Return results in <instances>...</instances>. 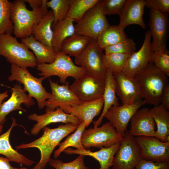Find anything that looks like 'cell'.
Instances as JSON below:
<instances>
[{
    "label": "cell",
    "mask_w": 169,
    "mask_h": 169,
    "mask_svg": "<svg viewBox=\"0 0 169 169\" xmlns=\"http://www.w3.org/2000/svg\"><path fill=\"white\" fill-rule=\"evenodd\" d=\"M104 55L96 41L92 39L82 52L74 57L75 62L87 73L105 79L107 68L104 61Z\"/></svg>",
    "instance_id": "30bf717a"
},
{
    "label": "cell",
    "mask_w": 169,
    "mask_h": 169,
    "mask_svg": "<svg viewBox=\"0 0 169 169\" xmlns=\"http://www.w3.org/2000/svg\"><path fill=\"white\" fill-rule=\"evenodd\" d=\"M20 84L17 82L12 88V93L10 98L2 104L0 107V125H3L6 121V117L10 112L20 110L27 112L26 109L21 106L24 104L28 108L34 104L33 98L26 93Z\"/></svg>",
    "instance_id": "d6986e66"
},
{
    "label": "cell",
    "mask_w": 169,
    "mask_h": 169,
    "mask_svg": "<svg viewBox=\"0 0 169 169\" xmlns=\"http://www.w3.org/2000/svg\"><path fill=\"white\" fill-rule=\"evenodd\" d=\"M8 91H6L2 93H0V107L3 103V101L4 99L8 96Z\"/></svg>",
    "instance_id": "bcb514c9"
},
{
    "label": "cell",
    "mask_w": 169,
    "mask_h": 169,
    "mask_svg": "<svg viewBox=\"0 0 169 169\" xmlns=\"http://www.w3.org/2000/svg\"><path fill=\"white\" fill-rule=\"evenodd\" d=\"M10 162L7 158L0 156V169H15L11 166Z\"/></svg>",
    "instance_id": "f6af8a7d"
},
{
    "label": "cell",
    "mask_w": 169,
    "mask_h": 169,
    "mask_svg": "<svg viewBox=\"0 0 169 169\" xmlns=\"http://www.w3.org/2000/svg\"><path fill=\"white\" fill-rule=\"evenodd\" d=\"M15 169H27L25 167H23L20 168H17L15 167ZM35 169L33 168V169Z\"/></svg>",
    "instance_id": "c3c4849f"
},
{
    "label": "cell",
    "mask_w": 169,
    "mask_h": 169,
    "mask_svg": "<svg viewBox=\"0 0 169 169\" xmlns=\"http://www.w3.org/2000/svg\"><path fill=\"white\" fill-rule=\"evenodd\" d=\"M49 82L52 93L50 97L45 102L46 112L54 110L58 107L64 111L68 107L82 102L69 89L68 81L62 85L53 81L50 78Z\"/></svg>",
    "instance_id": "4fadbf2b"
},
{
    "label": "cell",
    "mask_w": 169,
    "mask_h": 169,
    "mask_svg": "<svg viewBox=\"0 0 169 169\" xmlns=\"http://www.w3.org/2000/svg\"><path fill=\"white\" fill-rule=\"evenodd\" d=\"M48 1L40 9L32 11L27 8L24 0H15L11 2V19L16 37L23 39L32 35L33 26L38 23L48 12Z\"/></svg>",
    "instance_id": "3957f363"
},
{
    "label": "cell",
    "mask_w": 169,
    "mask_h": 169,
    "mask_svg": "<svg viewBox=\"0 0 169 169\" xmlns=\"http://www.w3.org/2000/svg\"><path fill=\"white\" fill-rule=\"evenodd\" d=\"M120 144V142L109 147L101 148L96 151H91L90 150H80L68 148L63 152L69 155L77 154L92 157L99 162L100 167L98 169H110L112 166L114 156Z\"/></svg>",
    "instance_id": "603a6c76"
},
{
    "label": "cell",
    "mask_w": 169,
    "mask_h": 169,
    "mask_svg": "<svg viewBox=\"0 0 169 169\" xmlns=\"http://www.w3.org/2000/svg\"><path fill=\"white\" fill-rule=\"evenodd\" d=\"M104 99L102 97L90 101L82 102L80 104L68 107L64 111L77 117L80 123L84 122L87 127L93 121L94 118L98 115L103 109Z\"/></svg>",
    "instance_id": "7402d4cb"
},
{
    "label": "cell",
    "mask_w": 169,
    "mask_h": 169,
    "mask_svg": "<svg viewBox=\"0 0 169 169\" xmlns=\"http://www.w3.org/2000/svg\"><path fill=\"white\" fill-rule=\"evenodd\" d=\"M11 119L12 123L10 128L0 135V154L4 155L10 161L15 162L21 166H31L35 162L14 149L10 144L9 136L13 127L20 125L17 124L15 119L13 117Z\"/></svg>",
    "instance_id": "cb8c5ba5"
},
{
    "label": "cell",
    "mask_w": 169,
    "mask_h": 169,
    "mask_svg": "<svg viewBox=\"0 0 169 169\" xmlns=\"http://www.w3.org/2000/svg\"><path fill=\"white\" fill-rule=\"evenodd\" d=\"M28 118L30 120L37 122L30 130V133L33 135H37L42 129L51 123L58 122L65 124L73 123L79 124L80 123L77 117L65 112L58 107L54 110L46 112L42 115L31 114L28 116Z\"/></svg>",
    "instance_id": "ac0fdd59"
},
{
    "label": "cell",
    "mask_w": 169,
    "mask_h": 169,
    "mask_svg": "<svg viewBox=\"0 0 169 169\" xmlns=\"http://www.w3.org/2000/svg\"><path fill=\"white\" fill-rule=\"evenodd\" d=\"M168 13L150 9L149 26L153 51L166 48L168 25Z\"/></svg>",
    "instance_id": "9a60e30c"
},
{
    "label": "cell",
    "mask_w": 169,
    "mask_h": 169,
    "mask_svg": "<svg viewBox=\"0 0 169 169\" xmlns=\"http://www.w3.org/2000/svg\"><path fill=\"white\" fill-rule=\"evenodd\" d=\"M130 133L134 137L156 136V124L147 108L137 110L130 120Z\"/></svg>",
    "instance_id": "ffe728a7"
},
{
    "label": "cell",
    "mask_w": 169,
    "mask_h": 169,
    "mask_svg": "<svg viewBox=\"0 0 169 169\" xmlns=\"http://www.w3.org/2000/svg\"><path fill=\"white\" fill-rule=\"evenodd\" d=\"M102 0L99 1L74 25L75 33L96 40L100 34L110 26L102 8Z\"/></svg>",
    "instance_id": "ba28073f"
},
{
    "label": "cell",
    "mask_w": 169,
    "mask_h": 169,
    "mask_svg": "<svg viewBox=\"0 0 169 169\" xmlns=\"http://www.w3.org/2000/svg\"><path fill=\"white\" fill-rule=\"evenodd\" d=\"M123 136L109 122L100 127L85 129L81 136L82 144L86 150L91 147L107 148L120 142Z\"/></svg>",
    "instance_id": "52a82bcc"
},
{
    "label": "cell",
    "mask_w": 169,
    "mask_h": 169,
    "mask_svg": "<svg viewBox=\"0 0 169 169\" xmlns=\"http://www.w3.org/2000/svg\"><path fill=\"white\" fill-rule=\"evenodd\" d=\"M79 124L69 123L60 125L58 127L50 128L45 127L42 129V136L34 141L28 143H22L15 147L17 150L35 147L40 152V159L33 168L35 169H44L50 159V156L56 146L61 140L75 130Z\"/></svg>",
    "instance_id": "6da1fadb"
},
{
    "label": "cell",
    "mask_w": 169,
    "mask_h": 169,
    "mask_svg": "<svg viewBox=\"0 0 169 169\" xmlns=\"http://www.w3.org/2000/svg\"><path fill=\"white\" fill-rule=\"evenodd\" d=\"M47 0H24L26 2L28 3L33 10H35L41 8Z\"/></svg>",
    "instance_id": "ee69618b"
},
{
    "label": "cell",
    "mask_w": 169,
    "mask_h": 169,
    "mask_svg": "<svg viewBox=\"0 0 169 169\" xmlns=\"http://www.w3.org/2000/svg\"><path fill=\"white\" fill-rule=\"evenodd\" d=\"M124 29L117 25L110 26L99 35L96 41L104 50L105 48L122 42L127 38Z\"/></svg>",
    "instance_id": "f546056e"
},
{
    "label": "cell",
    "mask_w": 169,
    "mask_h": 169,
    "mask_svg": "<svg viewBox=\"0 0 169 169\" xmlns=\"http://www.w3.org/2000/svg\"><path fill=\"white\" fill-rule=\"evenodd\" d=\"M167 77L151 62L135 76L146 103L154 106L161 104L163 91L168 83Z\"/></svg>",
    "instance_id": "7a4b0ae2"
},
{
    "label": "cell",
    "mask_w": 169,
    "mask_h": 169,
    "mask_svg": "<svg viewBox=\"0 0 169 169\" xmlns=\"http://www.w3.org/2000/svg\"><path fill=\"white\" fill-rule=\"evenodd\" d=\"M146 104L144 100L133 103L110 107L104 115L122 136L127 131L129 122L141 106Z\"/></svg>",
    "instance_id": "5bb4252c"
},
{
    "label": "cell",
    "mask_w": 169,
    "mask_h": 169,
    "mask_svg": "<svg viewBox=\"0 0 169 169\" xmlns=\"http://www.w3.org/2000/svg\"><path fill=\"white\" fill-rule=\"evenodd\" d=\"M157 127L156 137L163 142H169V112L160 104L150 109Z\"/></svg>",
    "instance_id": "83f0119b"
},
{
    "label": "cell",
    "mask_w": 169,
    "mask_h": 169,
    "mask_svg": "<svg viewBox=\"0 0 169 169\" xmlns=\"http://www.w3.org/2000/svg\"><path fill=\"white\" fill-rule=\"evenodd\" d=\"M21 41L29 49L32 50L36 58L38 64H49L54 60L57 53L52 47L44 45L36 40L32 35L21 39Z\"/></svg>",
    "instance_id": "484cf974"
},
{
    "label": "cell",
    "mask_w": 169,
    "mask_h": 169,
    "mask_svg": "<svg viewBox=\"0 0 169 169\" xmlns=\"http://www.w3.org/2000/svg\"><path fill=\"white\" fill-rule=\"evenodd\" d=\"M114 158L112 169H135L141 159L140 148L129 131L123 136Z\"/></svg>",
    "instance_id": "9c48e42d"
},
{
    "label": "cell",
    "mask_w": 169,
    "mask_h": 169,
    "mask_svg": "<svg viewBox=\"0 0 169 169\" xmlns=\"http://www.w3.org/2000/svg\"><path fill=\"white\" fill-rule=\"evenodd\" d=\"M142 159L154 162H169V141L163 142L155 136L135 137Z\"/></svg>",
    "instance_id": "7c38bea8"
},
{
    "label": "cell",
    "mask_w": 169,
    "mask_h": 169,
    "mask_svg": "<svg viewBox=\"0 0 169 169\" xmlns=\"http://www.w3.org/2000/svg\"><path fill=\"white\" fill-rule=\"evenodd\" d=\"M74 21L67 17L52 26L53 37L52 46L56 53L61 50L64 41L75 33Z\"/></svg>",
    "instance_id": "f1b7e54d"
},
{
    "label": "cell",
    "mask_w": 169,
    "mask_h": 169,
    "mask_svg": "<svg viewBox=\"0 0 169 169\" xmlns=\"http://www.w3.org/2000/svg\"><path fill=\"white\" fill-rule=\"evenodd\" d=\"M54 21L53 12L50 9L38 23L33 26L32 35L34 38L44 45L52 47V27Z\"/></svg>",
    "instance_id": "4316f807"
},
{
    "label": "cell",
    "mask_w": 169,
    "mask_h": 169,
    "mask_svg": "<svg viewBox=\"0 0 169 169\" xmlns=\"http://www.w3.org/2000/svg\"><path fill=\"white\" fill-rule=\"evenodd\" d=\"M151 37L150 31H147L141 48L138 51L131 54L127 59L122 72L128 76L134 77L151 62L153 52L151 47Z\"/></svg>",
    "instance_id": "2e32d148"
},
{
    "label": "cell",
    "mask_w": 169,
    "mask_h": 169,
    "mask_svg": "<svg viewBox=\"0 0 169 169\" xmlns=\"http://www.w3.org/2000/svg\"><path fill=\"white\" fill-rule=\"evenodd\" d=\"M0 56L11 64L22 68H35L38 64L34 55L27 46L9 33L0 36Z\"/></svg>",
    "instance_id": "277c9868"
},
{
    "label": "cell",
    "mask_w": 169,
    "mask_h": 169,
    "mask_svg": "<svg viewBox=\"0 0 169 169\" xmlns=\"http://www.w3.org/2000/svg\"><path fill=\"white\" fill-rule=\"evenodd\" d=\"M99 0H70L67 17L78 23L86 13L95 6Z\"/></svg>",
    "instance_id": "d6a6232c"
},
{
    "label": "cell",
    "mask_w": 169,
    "mask_h": 169,
    "mask_svg": "<svg viewBox=\"0 0 169 169\" xmlns=\"http://www.w3.org/2000/svg\"><path fill=\"white\" fill-rule=\"evenodd\" d=\"M70 0H51L47 3L48 8L53 12L54 21L52 27L66 17L70 7Z\"/></svg>",
    "instance_id": "d590c367"
},
{
    "label": "cell",
    "mask_w": 169,
    "mask_h": 169,
    "mask_svg": "<svg viewBox=\"0 0 169 169\" xmlns=\"http://www.w3.org/2000/svg\"><path fill=\"white\" fill-rule=\"evenodd\" d=\"M3 129V126L2 125H0V134L2 131Z\"/></svg>",
    "instance_id": "7dc6e473"
},
{
    "label": "cell",
    "mask_w": 169,
    "mask_h": 169,
    "mask_svg": "<svg viewBox=\"0 0 169 169\" xmlns=\"http://www.w3.org/2000/svg\"><path fill=\"white\" fill-rule=\"evenodd\" d=\"M131 54L113 53L105 54L104 61L106 68L112 73L122 71Z\"/></svg>",
    "instance_id": "e575fe53"
},
{
    "label": "cell",
    "mask_w": 169,
    "mask_h": 169,
    "mask_svg": "<svg viewBox=\"0 0 169 169\" xmlns=\"http://www.w3.org/2000/svg\"><path fill=\"white\" fill-rule=\"evenodd\" d=\"M146 6L147 8L163 13H169V0H146Z\"/></svg>",
    "instance_id": "b9f144b4"
},
{
    "label": "cell",
    "mask_w": 169,
    "mask_h": 169,
    "mask_svg": "<svg viewBox=\"0 0 169 169\" xmlns=\"http://www.w3.org/2000/svg\"><path fill=\"white\" fill-rule=\"evenodd\" d=\"M11 2L0 0V36L13 33V25L11 19Z\"/></svg>",
    "instance_id": "836d02e7"
},
{
    "label": "cell",
    "mask_w": 169,
    "mask_h": 169,
    "mask_svg": "<svg viewBox=\"0 0 169 169\" xmlns=\"http://www.w3.org/2000/svg\"><path fill=\"white\" fill-rule=\"evenodd\" d=\"M91 39L89 37L75 33L64 41L61 51L70 56L77 57L82 52Z\"/></svg>",
    "instance_id": "4dcf8cb0"
},
{
    "label": "cell",
    "mask_w": 169,
    "mask_h": 169,
    "mask_svg": "<svg viewBox=\"0 0 169 169\" xmlns=\"http://www.w3.org/2000/svg\"><path fill=\"white\" fill-rule=\"evenodd\" d=\"M86 125L84 122L81 123L75 131L68 137L63 142L58 144V148L54 152V158H57L60 154L69 147H73L80 150H85L81 142L82 134L85 129Z\"/></svg>",
    "instance_id": "1f68e13d"
},
{
    "label": "cell",
    "mask_w": 169,
    "mask_h": 169,
    "mask_svg": "<svg viewBox=\"0 0 169 169\" xmlns=\"http://www.w3.org/2000/svg\"><path fill=\"white\" fill-rule=\"evenodd\" d=\"M167 110H169V84L167 83L163 91L161 99V103Z\"/></svg>",
    "instance_id": "7bdbcfd3"
},
{
    "label": "cell",
    "mask_w": 169,
    "mask_h": 169,
    "mask_svg": "<svg viewBox=\"0 0 169 169\" xmlns=\"http://www.w3.org/2000/svg\"><path fill=\"white\" fill-rule=\"evenodd\" d=\"M136 44L133 40L127 38L122 42L105 48L104 50L105 54L113 53L132 54L136 52Z\"/></svg>",
    "instance_id": "f35d334b"
},
{
    "label": "cell",
    "mask_w": 169,
    "mask_h": 169,
    "mask_svg": "<svg viewBox=\"0 0 169 169\" xmlns=\"http://www.w3.org/2000/svg\"><path fill=\"white\" fill-rule=\"evenodd\" d=\"M146 5L145 0H126L119 15L120 20L118 25L124 29L128 25L135 24L145 29L143 15Z\"/></svg>",
    "instance_id": "44dd1931"
},
{
    "label": "cell",
    "mask_w": 169,
    "mask_h": 169,
    "mask_svg": "<svg viewBox=\"0 0 169 169\" xmlns=\"http://www.w3.org/2000/svg\"><path fill=\"white\" fill-rule=\"evenodd\" d=\"M126 1V0H102L103 12L105 15H119Z\"/></svg>",
    "instance_id": "ab89813d"
},
{
    "label": "cell",
    "mask_w": 169,
    "mask_h": 169,
    "mask_svg": "<svg viewBox=\"0 0 169 169\" xmlns=\"http://www.w3.org/2000/svg\"><path fill=\"white\" fill-rule=\"evenodd\" d=\"M115 83L116 93L122 105L129 104L142 100L141 92L134 78L122 71L112 73Z\"/></svg>",
    "instance_id": "e0dca14e"
},
{
    "label": "cell",
    "mask_w": 169,
    "mask_h": 169,
    "mask_svg": "<svg viewBox=\"0 0 169 169\" xmlns=\"http://www.w3.org/2000/svg\"><path fill=\"white\" fill-rule=\"evenodd\" d=\"M135 169H169V162H154L141 159Z\"/></svg>",
    "instance_id": "60d3db41"
},
{
    "label": "cell",
    "mask_w": 169,
    "mask_h": 169,
    "mask_svg": "<svg viewBox=\"0 0 169 169\" xmlns=\"http://www.w3.org/2000/svg\"><path fill=\"white\" fill-rule=\"evenodd\" d=\"M105 86L103 95L104 105L102 112L99 118L93 121L94 127L99 126L104 116L109 108L112 106L119 105V98L116 95V86L113 74L108 69L105 77Z\"/></svg>",
    "instance_id": "d4e9b609"
},
{
    "label": "cell",
    "mask_w": 169,
    "mask_h": 169,
    "mask_svg": "<svg viewBox=\"0 0 169 169\" xmlns=\"http://www.w3.org/2000/svg\"><path fill=\"white\" fill-rule=\"evenodd\" d=\"M37 69L41 72L39 75L45 79L52 76L59 77V81L63 84L66 82L68 77L77 79L85 74V70L76 65L70 56L60 51L57 53L54 60L52 63L38 64Z\"/></svg>",
    "instance_id": "5b68a950"
},
{
    "label": "cell",
    "mask_w": 169,
    "mask_h": 169,
    "mask_svg": "<svg viewBox=\"0 0 169 169\" xmlns=\"http://www.w3.org/2000/svg\"><path fill=\"white\" fill-rule=\"evenodd\" d=\"M151 62L167 76H169V52L166 48L153 51Z\"/></svg>",
    "instance_id": "8d00e7d4"
},
{
    "label": "cell",
    "mask_w": 169,
    "mask_h": 169,
    "mask_svg": "<svg viewBox=\"0 0 169 169\" xmlns=\"http://www.w3.org/2000/svg\"><path fill=\"white\" fill-rule=\"evenodd\" d=\"M105 79L86 73L75 80L69 88L82 102L96 100L103 97Z\"/></svg>",
    "instance_id": "8fae6325"
},
{
    "label": "cell",
    "mask_w": 169,
    "mask_h": 169,
    "mask_svg": "<svg viewBox=\"0 0 169 169\" xmlns=\"http://www.w3.org/2000/svg\"><path fill=\"white\" fill-rule=\"evenodd\" d=\"M84 156L79 155L76 159L68 162H64L58 159H50L48 163L55 169H90L85 165Z\"/></svg>",
    "instance_id": "74e56055"
},
{
    "label": "cell",
    "mask_w": 169,
    "mask_h": 169,
    "mask_svg": "<svg viewBox=\"0 0 169 169\" xmlns=\"http://www.w3.org/2000/svg\"><path fill=\"white\" fill-rule=\"evenodd\" d=\"M11 75L8 77L10 81L16 80L24 85L23 89L28 95L37 100L38 108L45 107V102L51 96V93L47 91L42 82L45 78L43 76L37 78L33 76L26 68L11 64Z\"/></svg>",
    "instance_id": "8992f818"
}]
</instances>
